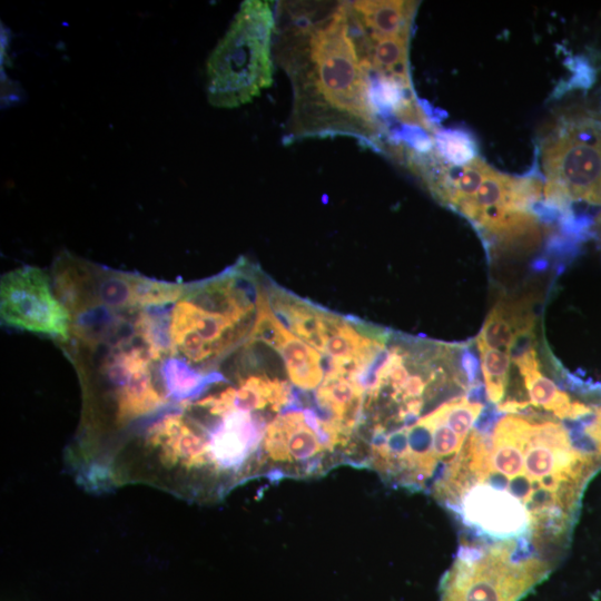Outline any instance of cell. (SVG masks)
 <instances>
[{"instance_id": "obj_1", "label": "cell", "mask_w": 601, "mask_h": 601, "mask_svg": "<svg viewBox=\"0 0 601 601\" xmlns=\"http://www.w3.org/2000/svg\"><path fill=\"white\" fill-rule=\"evenodd\" d=\"M600 466L560 423L510 414L490 435L473 430L433 491L476 533L540 548L569 534Z\"/></svg>"}, {"instance_id": "obj_2", "label": "cell", "mask_w": 601, "mask_h": 601, "mask_svg": "<svg viewBox=\"0 0 601 601\" xmlns=\"http://www.w3.org/2000/svg\"><path fill=\"white\" fill-rule=\"evenodd\" d=\"M273 55L292 88L284 142L351 137L383 151L385 127L374 106L348 1H277Z\"/></svg>"}, {"instance_id": "obj_3", "label": "cell", "mask_w": 601, "mask_h": 601, "mask_svg": "<svg viewBox=\"0 0 601 601\" xmlns=\"http://www.w3.org/2000/svg\"><path fill=\"white\" fill-rule=\"evenodd\" d=\"M436 197L503 243L522 240L538 231L528 205L534 184L499 173L477 158L453 168L417 162L412 168Z\"/></svg>"}, {"instance_id": "obj_4", "label": "cell", "mask_w": 601, "mask_h": 601, "mask_svg": "<svg viewBox=\"0 0 601 601\" xmlns=\"http://www.w3.org/2000/svg\"><path fill=\"white\" fill-rule=\"evenodd\" d=\"M275 4L242 2L206 65L207 96L218 108L250 102L273 83Z\"/></svg>"}, {"instance_id": "obj_5", "label": "cell", "mask_w": 601, "mask_h": 601, "mask_svg": "<svg viewBox=\"0 0 601 601\" xmlns=\"http://www.w3.org/2000/svg\"><path fill=\"white\" fill-rule=\"evenodd\" d=\"M549 572V564L516 542L460 552L442 587L441 601H518Z\"/></svg>"}, {"instance_id": "obj_6", "label": "cell", "mask_w": 601, "mask_h": 601, "mask_svg": "<svg viewBox=\"0 0 601 601\" xmlns=\"http://www.w3.org/2000/svg\"><path fill=\"white\" fill-rule=\"evenodd\" d=\"M541 160L552 196L601 206V119H563L544 138Z\"/></svg>"}, {"instance_id": "obj_7", "label": "cell", "mask_w": 601, "mask_h": 601, "mask_svg": "<svg viewBox=\"0 0 601 601\" xmlns=\"http://www.w3.org/2000/svg\"><path fill=\"white\" fill-rule=\"evenodd\" d=\"M256 314L219 308L184 293L170 316L173 352L190 363H207L225 354L253 329Z\"/></svg>"}, {"instance_id": "obj_8", "label": "cell", "mask_w": 601, "mask_h": 601, "mask_svg": "<svg viewBox=\"0 0 601 601\" xmlns=\"http://www.w3.org/2000/svg\"><path fill=\"white\" fill-rule=\"evenodd\" d=\"M0 315L7 325L68 338L71 315L52 294L47 275L37 267H20L2 276Z\"/></svg>"}, {"instance_id": "obj_9", "label": "cell", "mask_w": 601, "mask_h": 601, "mask_svg": "<svg viewBox=\"0 0 601 601\" xmlns=\"http://www.w3.org/2000/svg\"><path fill=\"white\" fill-rule=\"evenodd\" d=\"M249 342H262L277 351L292 383L308 391L323 383L326 364L315 348L292 334L273 313L268 298L258 302L257 314Z\"/></svg>"}, {"instance_id": "obj_10", "label": "cell", "mask_w": 601, "mask_h": 601, "mask_svg": "<svg viewBox=\"0 0 601 601\" xmlns=\"http://www.w3.org/2000/svg\"><path fill=\"white\" fill-rule=\"evenodd\" d=\"M164 405L149 422L168 414H183L211 385L225 382L218 372H200L178 357H168L160 366ZM147 422L146 424H148ZM145 424V425H146Z\"/></svg>"}, {"instance_id": "obj_11", "label": "cell", "mask_w": 601, "mask_h": 601, "mask_svg": "<svg viewBox=\"0 0 601 601\" xmlns=\"http://www.w3.org/2000/svg\"><path fill=\"white\" fill-rule=\"evenodd\" d=\"M353 27L362 35L392 37L411 35L417 8L415 1L357 0L348 1Z\"/></svg>"}, {"instance_id": "obj_12", "label": "cell", "mask_w": 601, "mask_h": 601, "mask_svg": "<svg viewBox=\"0 0 601 601\" xmlns=\"http://www.w3.org/2000/svg\"><path fill=\"white\" fill-rule=\"evenodd\" d=\"M523 377L531 403L541 406L560 418H580L591 413V410L560 391L555 384L545 377L539 366L535 351L530 347L514 358Z\"/></svg>"}, {"instance_id": "obj_13", "label": "cell", "mask_w": 601, "mask_h": 601, "mask_svg": "<svg viewBox=\"0 0 601 601\" xmlns=\"http://www.w3.org/2000/svg\"><path fill=\"white\" fill-rule=\"evenodd\" d=\"M532 327L533 316L522 303L500 300L489 313L476 344L511 354L518 338Z\"/></svg>"}, {"instance_id": "obj_14", "label": "cell", "mask_w": 601, "mask_h": 601, "mask_svg": "<svg viewBox=\"0 0 601 601\" xmlns=\"http://www.w3.org/2000/svg\"><path fill=\"white\" fill-rule=\"evenodd\" d=\"M477 347L480 351L481 368L486 395L491 402L497 403L505 393L511 354L492 349L480 344H477Z\"/></svg>"}, {"instance_id": "obj_15", "label": "cell", "mask_w": 601, "mask_h": 601, "mask_svg": "<svg viewBox=\"0 0 601 601\" xmlns=\"http://www.w3.org/2000/svg\"><path fill=\"white\" fill-rule=\"evenodd\" d=\"M584 432L594 444L597 454L601 457V407L595 410L594 416L585 426Z\"/></svg>"}, {"instance_id": "obj_16", "label": "cell", "mask_w": 601, "mask_h": 601, "mask_svg": "<svg viewBox=\"0 0 601 601\" xmlns=\"http://www.w3.org/2000/svg\"><path fill=\"white\" fill-rule=\"evenodd\" d=\"M599 227L601 229V214H600V217H599Z\"/></svg>"}]
</instances>
